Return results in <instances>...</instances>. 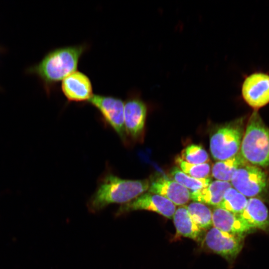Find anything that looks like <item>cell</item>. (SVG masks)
Listing matches in <instances>:
<instances>
[{"mask_svg": "<svg viewBox=\"0 0 269 269\" xmlns=\"http://www.w3.org/2000/svg\"><path fill=\"white\" fill-rule=\"evenodd\" d=\"M243 119H238L217 128L210 137V150L216 160L230 158L239 153L243 135Z\"/></svg>", "mask_w": 269, "mask_h": 269, "instance_id": "277c9868", "label": "cell"}, {"mask_svg": "<svg viewBox=\"0 0 269 269\" xmlns=\"http://www.w3.org/2000/svg\"><path fill=\"white\" fill-rule=\"evenodd\" d=\"M247 202L246 196L234 188L230 187L226 191L222 201L217 207L238 215L244 210Z\"/></svg>", "mask_w": 269, "mask_h": 269, "instance_id": "d6986e66", "label": "cell"}, {"mask_svg": "<svg viewBox=\"0 0 269 269\" xmlns=\"http://www.w3.org/2000/svg\"><path fill=\"white\" fill-rule=\"evenodd\" d=\"M239 153L248 163L259 167L269 166V129L257 110L249 119Z\"/></svg>", "mask_w": 269, "mask_h": 269, "instance_id": "3957f363", "label": "cell"}, {"mask_svg": "<svg viewBox=\"0 0 269 269\" xmlns=\"http://www.w3.org/2000/svg\"><path fill=\"white\" fill-rule=\"evenodd\" d=\"M169 175L172 179L191 192L199 190L207 186L211 182L209 177L202 179L192 177L183 172L177 166L171 168Z\"/></svg>", "mask_w": 269, "mask_h": 269, "instance_id": "ffe728a7", "label": "cell"}, {"mask_svg": "<svg viewBox=\"0 0 269 269\" xmlns=\"http://www.w3.org/2000/svg\"><path fill=\"white\" fill-rule=\"evenodd\" d=\"M193 221L203 230H209L213 225L212 211L205 204L193 202L186 206Z\"/></svg>", "mask_w": 269, "mask_h": 269, "instance_id": "ac0fdd59", "label": "cell"}, {"mask_svg": "<svg viewBox=\"0 0 269 269\" xmlns=\"http://www.w3.org/2000/svg\"><path fill=\"white\" fill-rule=\"evenodd\" d=\"M100 113L104 120L116 132L125 145L129 143L124 123V102L118 97L94 94L87 102Z\"/></svg>", "mask_w": 269, "mask_h": 269, "instance_id": "5b68a950", "label": "cell"}, {"mask_svg": "<svg viewBox=\"0 0 269 269\" xmlns=\"http://www.w3.org/2000/svg\"><path fill=\"white\" fill-rule=\"evenodd\" d=\"M149 180V192L161 195L175 205L183 206L191 200L188 189L165 175L156 173Z\"/></svg>", "mask_w": 269, "mask_h": 269, "instance_id": "8fae6325", "label": "cell"}, {"mask_svg": "<svg viewBox=\"0 0 269 269\" xmlns=\"http://www.w3.org/2000/svg\"><path fill=\"white\" fill-rule=\"evenodd\" d=\"M246 163L238 153L230 158L215 162L212 167V175L217 180L231 181L235 171Z\"/></svg>", "mask_w": 269, "mask_h": 269, "instance_id": "e0dca14e", "label": "cell"}, {"mask_svg": "<svg viewBox=\"0 0 269 269\" xmlns=\"http://www.w3.org/2000/svg\"><path fill=\"white\" fill-rule=\"evenodd\" d=\"M231 182L232 186L238 191L251 198L264 193L269 185L268 176L263 169L248 163L235 171Z\"/></svg>", "mask_w": 269, "mask_h": 269, "instance_id": "8992f818", "label": "cell"}, {"mask_svg": "<svg viewBox=\"0 0 269 269\" xmlns=\"http://www.w3.org/2000/svg\"><path fill=\"white\" fill-rule=\"evenodd\" d=\"M138 210L153 211L167 218L171 219L176 211V206L167 198L148 192L122 205L117 210L116 215L120 216Z\"/></svg>", "mask_w": 269, "mask_h": 269, "instance_id": "30bf717a", "label": "cell"}, {"mask_svg": "<svg viewBox=\"0 0 269 269\" xmlns=\"http://www.w3.org/2000/svg\"><path fill=\"white\" fill-rule=\"evenodd\" d=\"M245 236L231 234L213 227L206 233L204 243L206 248L228 261L235 260L242 250Z\"/></svg>", "mask_w": 269, "mask_h": 269, "instance_id": "ba28073f", "label": "cell"}, {"mask_svg": "<svg viewBox=\"0 0 269 269\" xmlns=\"http://www.w3.org/2000/svg\"><path fill=\"white\" fill-rule=\"evenodd\" d=\"M148 179H123L112 173L104 175L88 202L91 212L99 211L112 204L128 203L148 190Z\"/></svg>", "mask_w": 269, "mask_h": 269, "instance_id": "7a4b0ae2", "label": "cell"}, {"mask_svg": "<svg viewBox=\"0 0 269 269\" xmlns=\"http://www.w3.org/2000/svg\"><path fill=\"white\" fill-rule=\"evenodd\" d=\"M176 236L189 238L196 241L202 239L203 230L191 219L186 205L180 206L173 216Z\"/></svg>", "mask_w": 269, "mask_h": 269, "instance_id": "2e32d148", "label": "cell"}, {"mask_svg": "<svg viewBox=\"0 0 269 269\" xmlns=\"http://www.w3.org/2000/svg\"><path fill=\"white\" fill-rule=\"evenodd\" d=\"M147 113L145 103L135 92H129L124 102V123L128 140H142Z\"/></svg>", "mask_w": 269, "mask_h": 269, "instance_id": "52a82bcc", "label": "cell"}, {"mask_svg": "<svg viewBox=\"0 0 269 269\" xmlns=\"http://www.w3.org/2000/svg\"><path fill=\"white\" fill-rule=\"evenodd\" d=\"M244 100L251 107L258 110L269 103V74L255 72L244 79L241 87Z\"/></svg>", "mask_w": 269, "mask_h": 269, "instance_id": "9c48e42d", "label": "cell"}, {"mask_svg": "<svg viewBox=\"0 0 269 269\" xmlns=\"http://www.w3.org/2000/svg\"><path fill=\"white\" fill-rule=\"evenodd\" d=\"M232 186L230 182L213 181L199 190L191 192V200L217 207L222 201L226 191Z\"/></svg>", "mask_w": 269, "mask_h": 269, "instance_id": "9a60e30c", "label": "cell"}, {"mask_svg": "<svg viewBox=\"0 0 269 269\" xmlns=\"http://www.w3.org/2000/svg\"><path fill=\"white\" fill-rule=\"evenodd\" d=\"M89 48L88 44L83 43L54 49L27 72L39 77L49 94L57 83L76 71L81 57Z\"/></svg>", "mask_w": 269, "mask_h": 269, "instance_id": "6da1fadb", "label": "cell"}, {"mask_svg": "<svg viewBox=\"0 0 269 269\" xmlns=\"http://www.w3.org/2000/svg\"><path fill=\"white\" fill-rule=\"evenodd\" d=\"M180 157L186 162L193 164L208 163L209 157L207 151L200 145L192 144L182 150Z\"/></svg>", "mask_w": 269, "mask_h": 269, "instance_id": "7402d4cb", "label": "cell"}, {"mask_svg": "<svg viewBox=\"0 0 269 269\" xmlns=\"http://www.w3.org/2000/svg\"><path fill=\"white\" fill-rule=\"evenodd\" d=\"M61 89L69 102H88L94 95L89 77L77 70L62 81Z\"/></svg>", "mask_w": 269, "mask_h": 269, "instance_id": "7c38bea8", "label": "cell"}, {"mask_svg": "<svg viewBox=\"0 0 269 269\" xmlns=\"http://www.w3.org/2000/svg\"><path fill=\"white\" fill-rule=\"evenodd\" d=\"M212 222L215 228L231 234L245 236L252 231L239 215L217 207L212 211Z\"/></svg>", "mask_w": 269, "mask_h": 269, "instance_id": "5bb4252c", "label": "cell"}, {"mask_svg": "<svg viewBox=\"0 0 269 269\" xmlns=\"http://www.w3.org/2000/svg\"><path fill=\"white\" fill-rule=\"evenodd\" d=\"M175 163L183 172L195 178H208L211 172V165L208 162L199 164H190L183 160L180 156H177L175 158Z\"/></svg>", "mask_w": 269, "mask_h": 269, "instance_id": "44dd1931", "label": "cell"}, {"mask_svg": "<svg viewBox=\"0 0 269 269\" xmlns=\"http://www.w3.org/2000/svg\"><path fill=\"white\" fill-rule=\"evenodd\" d=\"M238 215L252 231L258 229L269 231V211L260 199L257 197L250 198L244 210Z\"/></svg>", "mask_w": 269, "mask_h": 269, "instance_id": "4fadbf2b", "label": "cell"}]
</instances>
